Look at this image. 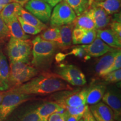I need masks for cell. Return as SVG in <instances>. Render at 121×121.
I'll return each mask as SVG.
<instances>
[{
	"mask_svg": "<svg viewBox=\"0 0 121 121\" xmlns=\"http://www.w3.org/2000/svg\"><path fill=\"white\" fill-rule=\"evenodd\" d=\"M109 24L110 29L121 39V22L113 21Z\"/></svg>",
	"mask_w": 121,
	"mask_h": 121,
	"instance_id": "cell-34",
	"label": "cell"
},
{
	"mask_svg": "<svg viewBox=\"0 0 121 121\" xmlns=\"http://www.w3.org/2000/svg\"><path fill=\"white\" fill-rule=\"evenodd\" d=\"M105 81L109 83H114L121 81V69H118L110 73L106 74L103 77Z\"/></svg>",
	"mask_w": 121,
	"mask_h": 121,
	"instance_id": "cell-30",
	"label": "cell"
},
{
	"mask_svg": "<svg viewBox=\"0 0 121 121\" xmlns=\"http://www.w3.org/2000/svg\"><path fill=\"white\" fill-rule=\"evenodd\" d=\"M12 2H13V0H0V6H5L6 4Z\"/></svg>",
	"mask_w": 121,
	"mask_h": 121,
	"instance_id": "cell-39",
	"label": "cell"
},
{
	"mask_svg": "<svg viewBox=\"0 0 121 121\" xmlns=\"http://www.w3.org/2000/svg\"><path fill=\"white\" fill-rule=\"evenodd\" d=\"M90 8L93 12L95 29H103L110 24L111 17L103 9L93 2Z\"/></svg>",
	"mask_w": 121,
	"mask_h": 121,
	"instance_id": "cell-14",
	"label": "cell"
},
{
	"mask_svg": "<svg viewBox=\"0 0 121 121\" xmlns=\"http://www.w3.org/2000/svg\"><path fill=\"white\" fill-rule=\"evenodd\" d=\"M120 49H116L112 52L105 54L98 60L95 66V71L100 76L103 77L106 71L109 68L114 62L115 57Z\"/></svg>",
	"mask_w": 121,
	"mask_h": 121,
	"instance_id": "cell-21",
	"label": "cell"
},
{
	"mask_svg": "<svg viewBox=\"0 0 121 121\" xmlns=\"http://www.w3.org/2000/svg\"><path fill=\"white\" fill-rule=\"evenodd\" d=\"M10 89L28 82L38 74V70L33 66L22 62H10Z\"/></svg>",
	"mask_w": 121,
	"mask_h": 121,
	"instance_id": "cell-3",
	"label": "cell"
},
{
	"mask_svg": "<svg viewBox=\"0 0 121 121\" xmlns=\"http://www.w3.org/2000/svg\"><path fill=\"white\" fill-rule=\"evenodd\" d=\"M121 1V0H105L103 2H93L96 5L103 9L109 15H112L119 11Z\"/></svg>",
	"mask_w": 121,
	"mask_h": 121,
	"instance_id": "cell-27",
	"label": "cell"
},
{
	"mask_svg": "<svg viewBox=\"0 0 121 121\" xmlns=\"http://www.w3.org/2000/svg\"><path fill=\"white\" fill-rule=\"evenodd\" d=\"M6 25L11 37L22 40H27L30 38V36L23 31L17 18L9 22Z\"/></svg>",
	"mask_w": 121,
	"mask_h": 121,
	"instance_id": "cell-24",
	"label": "cell"
},
{
	"mask_svg": "<svg viewBox=\"0 0 121 121\" xmlns=\"http://www.w3.org/2000/svg\"><path fill=\"white\" fill-rule=\"evenodd\" d=\"M89 109L96 121H116L113 110L104 102L90 105Z\"/></svg>",
	"mask_w": 121,
	"mask_h": 121,
	"instance_id": "cell-12",
	"label": "cell"
},
{
	"mask_svg": "<svg viewBox=\"0 0 121 121\" xmlns=\"http://www.w3.org/2000/svg\"><path fill=\"white\" fill-rule=\"evenodd\" d=\"M31 98V95L16 93L10 90L6 91L0 103V121L5 120L13 110Z\"/></svg>",
	"mask_w": 121,
	"mask_h": 121,
	"instance_id": "cell-5",
	"label": "cell"
},
{
	"mask_svg": "<svg viewBox=\"0 0 121 121\" xmlns=\"http://www.w3.org/2000/svg\"><path fill=\"white\" fill-rule=\"evenodd\" d=\"M78 121H83V119H82V118H81Z\"/></svg>",
	"mask_w": 121,
	"mask_h": 121,
	"instance_id": "cell-45",
	"label": "cell"
},
{
	"mask_svg": "<svg viewBox=\"0 0 121 121\" xmlns=\"http://www.w3.org/2000/svg\"><path fill=\"white\" fill-rule=\"evenodd\" d=\"M76 15L71 7L65 1L54 6L52 11L49 22L51 27H60L73 23Z\"/></svg>",
	"mask_w": 121,
	"mask_h": 121,
	"instance_id": "cell-6",
	"label": "cell"
},
{
	"mask_svg": "<svg viewBox=\"0 0 121 121\" xmlns=\"http://www.w3.org/2000/svg\"><path fill=\"white\" fill-rule=\"evenodd\" d=\"M105 1V0H92V1L95 2H103V1Z\"/></svg>",
	"mask_w": 121,
	"mask_h": 121,
	"instance_id": "cell-41",
	"label": "cell"
},
{
	"mask_svg": "<svg viewBox=\"0 0 121 121\" xmlns=\"http://www.w3.org/2000/svg\"><path fill=\"white\" fill-rule=\"evenodd\" d=\"M82 116H73L69 114L67 110L65 112V121H78L82 118Z\"/></svg>",
	"mask_w": 121,
	"mask_h": 121,
	"instance_id": "cell-37",
	"label": "cell"
},
{
	"mask_svg": "<svg viewBox=\"0 0 121 121\" xmlns=\"http://www.w3.org/2000/svg\"><path fill=\"white\" fill-rule=\"evenodd\" d=\"M80 46L84 49L87 56L92 57H98L102 56L107 53L112 52L116 49L109 46L98 37L89 44L81 45Z\"/></svg>",
	"mask_w": 121,
	"mask_h": 121,
	"instance_id": "cell-9",
	"label": "cell"
},
{
	"mask_svg": "<svg viewBox=\"0 0 121 121\" xmlns=\"http://www.w3.org/2000/svg\"><path fill=\"white\" fill-rule=\"evenodd\" d=\"M116 121H121V118H119L117 119V120H116Z\"/></svg>",
	"mask_w": 121,
	"mask_h": 121,
	"instance_id": "cell-43",
	"label": "cell"
},
{
	"mask_svg": "<svg viewBox=\"0 0 121 121\" xmlns=\"http://www.w3.org/2000/svg\"><path fill=\"white\" fill-rule=\"evenodd\" d=\"M106 91V86L103 84H97L87 89L86 104L94 105L100 102Z\"/></svg>",
	"mask_w": 121,
	"mask_h": 121,
	"instance_id": "cell-20",
	"label": "cell"
},
{
	"mask_svg": "<svg viewBox=\"0 0 121 121\" xmlns=\"http://www.w3.org/2000/svg\"><path fill=\"white\" fill-rule=\"evenodd\" d=\"M74 28L86 30L95 29L93 12L90 7L79 16H77L73 22Z\"/></svg>",
	"mask_w": 121,
	"mask_h": 121,
	"instance_id": "cell-19",
	"label": "cell"
},
{
	"mask_svg": "<svg viewBox=\"0 0 121 121\" xmlns=\"http://www.w3.org/2000/svg\"><path fill=\"white\" fill-rule=\"evenodd\" d=\"M96 38V30H86L74 28L72 33V43L73 44H89Z\"/></svg>",
	"mask_w": 121,
	"mask_h": 121,
	"instance_id": "cell-11",
	"label": "cell"
},
{
	"mask_svg": "<svg viewBox=\"0 0 121 121\" xmlns=\"http://www.w3.org/2000/svg\"><path fill=\"white\" fill-rule=\"evenodd\" d=\"M40 118L36 109L31 107H17L5 119L4 121H39Z\"/></svg>",
	"mask_w": 121,
	"mask_h": 121,
	"instance_id": "cell-10",
	"label": "cell"
},
{
	"mask_svg": "<svg viewBox=\"0 0 121 121\" xmlns=\"http://www.w3.org/2000/svg\"><path fill=\"white\" fill-rule=\"evenodd\" d=\"M39 36L45 40L57 43L60 37V29L58 27H52L47 29Z\"/></svg>",
	"mask_w": 121,
	"mask_h": 121,
	"instance_id": "cell-28",
	"label": "cell"
},
{
	"mask_svg": "<svg viewBox=\"0 0 121 121\" xmlns=\"http://www.w3.org/2000/svg\"><path fill=\"white\" fill-rule=\"evenodd\" d=\"M70 85L59 76L44 73L35 76L28 82L9 90L28 95H43L58 91L71 90Z\"/></svg>",
	"mask_w": 121,
	"mask_h": 121,
	"instance_id": "cell-1",
	"label": "cell"
},
{
	"mask_svg": "<svg viewBox=\"0 0 121 121\" xmlns=\"http://www.w3.org/2000/svg\"><path fill=\"white\" fill-rule=\"evenodd\" d=\"M7 50L10 62L28 63L31 55L32 43L29 39L22 40L11 37L7 44Z\"/></svg>",
	"mask_w": 121,
	"mask_h": 121,
	"instance_id": "cell-4",
	"label": "cell"
},
{
	"mask_svg": "<svg viewBox=\"0 0 121 121\" xmlns=\"http://www.w3.org/2000/svg\"><path fill=\"white\" fill-rule=\"evenodd\" d=\"M17 19L19 20L20 24L21 26H22V30L26 34L36 35L40 33L42 31V30L39 29L27 23L26 22H25V21H24L22 19L20 16H18Z\"/></svg>",
	"mask_w": 121,
	"mask_h": 121,
	"instance_id": "cell-29",
	"label": "cell"
},
{
	"mask_svg": "<svg viewBox=\"0 0 121 121\" xmlns=\"http://www.w3.org/2000/svg\"><path fill=\"white\" fill-rule=\"evenodd\" d=\"M43 1H46V2H47V0H43Z\"/></svg>",
	"mask_w": 121,
	"mask_h": 121,
	"instance_id": "cell-46",
	"label": "cell"
},
{
	"mask_svg": "<svg viewBox=\"0 0 121 121\" xmlns=\"http://www.w3.org/2000/svg\"><path fill=\"white\" fill-rule=\"evenodd\" d=\"M102 99L113 110L115 121L119 118L121 113V102L119 94L114 90H108L105 91Z\"/></svg>",
	"mask_w": 121,
	"mask_h": 121,
	"instance_id": "cell-13",
	"label": "cell"
},
{
	"mask_svg": "<svg viewBox=\"0 0 121 121\" xmlns=\"http://www.w3.org/2000/svg\"><path fill=\"white\" fill-rule=\"evenodd\" d=\"M19 1H26V0H17Z\"/></svg>",
	"mask_w": 121,
	"mask_h": 121,
	"instance_id": "cell-44",
	"label": "cell"
},
{
	"mask_svg": "<svg viewBox=\"0 0 121 121\" xmlns=\"http://www.w3.org/2000/svg\"><path fill=\"white\" fill-rule=\"evenodd\" d=\"M82 118L83 121H96L93 114L91 112L89 107L85 110Z\"/></svg>",
	"mask_w": 121,
	"mask_h": 121,
	"instance_id": "cell-36",
	"label": "cell"
},
{
	"mask_svg": "<svg viewBox=\"0 0 121 121\" xmlns=\"http://www.w3.org/2000/svg\"><path fill=\"white\" fill-rule=\"evenodd\" d=\"M6 91H0V103L2 102L3 98H4V94H5Z\"/></svg>",
	"mask_w": 121,
	"mask_h": 121,
	"instance_id": "cell-40",
	"label": "cell"
},
{
	"mask_svg": "<svg viewBox=\"0 0 121 121\" xmlns=\"http://www.w3.org/2000/svg\"><path fill=\"white\" fill-rule=\"evenodd\" d=\"M57 75L65 81L73 86H81L86 83L84 73L78 67L72 65L60 66L57 71Z\"/></svg>",
	"mask_w": 121,
	"mask_h": 121,
	"instance_id": "cell-7",
	"label": "cell"
},
{
	"mask_svg": "<svg viewBox=\"0 0 121 121\" xmlns=\"http://www.w3.org/2000/svg\"><path fill=\"white\" fill-rule=\"evenodd\" d=\"M62 1V0H47V2L52 7H54L56 4H58V3L61 2Z\"/></svg>",
	"mask_w": 121,
	"mask_h": 121,
	"instance_id": "cell-38",
	"label": "cell"
},
{
	"mask_svg": "<svg viewBox=\"0 0 121 121\" xmlns=\"http://www.w3.org/2000/svg\"><path fill=\"white\" fill-rule=\"evenodd\" d=\"M19 16H20L22 19L27 23L41 30H45L47 28V26L45 25V24L43 23L40 20H39L35 16H34L31 13H30L29 12L26 11L25 9L23 8L21 9L19 13Z\"/></svg>",
	"mask_w": 121,
	"mask_h": 121,
	"instance_id": "cell-26",
	"label": "cell"
},
{
	"mask_svg": "<svg viewBox=\"0 0 121 121\" xmlns=\"http://www.w3.org/2000/svg\"><path fill=\"white\" fill-rule=\"evenodd\" d=\"M25 9L43 23L49 22L52 7L46 1L43 0H28L25 4Z\"/></svg>",
	"mask_w": 121,
	"mask_h": 121,
	"instance_id": "cell-8",
	"label": "cell"
},
{
	"mask_svg": "<svg viewBox=\"0 0 121 121\" xmlns=\"http://www.w3.org/2000/svg\"><path fill=\"white\" fill-rule=\"evenodd\" d=\"M10 36V31L6 24L0 15V39H4Z\"/></svg>",
	"mask_w": 121,
	"mask_h": 121,
	"instance_id": "cell-33",
	"label": "cell"
},
{
	"mask_svg": "<svg viewBox=\"0 0 121 121\" xmlns=\"http://www.w3.org/2000/svg\"><path fill=\"white\" fill-rule=\"evenodd\" d=\"M73 10L76 16L86 11L93 3L92 0H63Z\"/></svg>",
	"mask_w": 121,
	"mask_h": 121,
	"instance_id": "cell-25",
	"label": "cell"
},
{
	"mask_svg": "<svg viewBox=\"0 0 121 121\" xmlns=\"http://www.w3.org/2000/svg\"><path fill=\"white\" fill-rule=\"evenodd\" d=\"M60 29V37L57 42L58 48L62 50L69 49L72 44V33L74 29L73 22L58 27Z\"/></svg>",
	"mask_w": 121,
	"mask_h": 121,
	"instance_id": "cell-18",
	"label": "cell"
},
{
	"mask_svg": "<svg viewBox=\"0 0 121 121\" xmlns=\"http://www.w3.org/2000/svg\"><path fill=\"white\" fill-rule=\"evenodd\" d=\"M87 89H84L80 91L77 92L69 95L65 100L64 103L61 104L63 107H76L86 104V100Z\"/></svg>",
	"mask_w": 121,
	"mask_h": 121,
	"instance_id": "cell-23",
	"label": "cell"
},
{
	"mask_svg": "<svg viewBox=\"0 0 121 121\" xmlns=\"http://www.w3.org/2000/svg\"><path fill=\"white\" fill-rule=\"evenodd\" d=\"M39 121H48V119H40Z\"/></svg>",
	"mask_w": 121,
	"mask_h": 121,
	"instance_id": "cell-42",
	"label": "cell"
},
{
	"mask_svg": "<svg viewBox=\"0 0 121 121\" xmlns=\"http://www.w3.org/2000/svg\"><path fill=\"white\" fill-rule=\"evenodd\" d=\"M65 112L63 113L56 112L51 114L48 118V121H65Z\"/></svg>",
	"mask_w": 121,
	"mask_h": 121,
	"instance_id": "cell-35",
	"label": "cell"
},
{
	"mask_svg": "<svg viewBox=\"0 0 121 121\" xmlns=\"http://www.w3.org/2000/svg\"><path fill=\"white\" fill-rule=\"evenodd\" d=\"M89 106L87 104H84L78 106V107H65V108L68 112V113L71 115L73 116H83L84 113Z\"/></svg>",
	"mask_w": 121,
	"mask_h": 121,
	"instance_id": "cell-31",
	"label": "cell"
},
{
	"mask_svg": "<svg viewBox=\"0 0 121 121\" xmlns=\"http://www.w3.org/2000/svg\"><path fill=\"white\" fill-rule=\"evenodd\" d=\"M22 8L21 4L17 2H12L6 4L0 12V15L6 24L19 16L21 9Z\"/></svg>",
	"mask_w": 121,
	"mask_h": 121,
	"instance_id": "cell-22",
	"label": "cell"
},
{
	"mask_svg": "<svg viewBox=\"0 0 121 121\" xmlns=\"http://www.w3.org/2000/svg\"><path fill=\"white\" fill-rule=\"evenodd\" d=\"M31 43V66L38 70L48 69L58 48L57 43L45 40L39 36L35 38Z\"/></svg>",
	"mask_w": 121,
	"mask_h": 121,
	"instance_id": "cell-2",
	"label": "cell"
},
{
	"mask_svg": "<svg viewBox=\"0 0 121 121\" xmlns=\"http://www.w3.org/2000/svg\"><path fill=\"white\" fill-rule=\"evenodd\" d=\"M66 110L61 104L56 102H48L36 108V112L41 119H48L51 114L56 112L63 113Z\"/></svg>",
	"mask_w": 121,
	"mask_h": 121,
	"instance_id": "cell-15",
	"label": "cell"
},
{
	"mask_svg": "<svg viewBox=\"0 0 121 121\" xmlns=\"http://www.w3.org/2000/svg\"><path fill=\"white\" fill-rule=\"evenodd\" d=\"M121 67V52L120 50V51L118 52V53L117 55H116V57H115L114 60V62H113V64L111 65V66H110V67L109 68L107 71H106V72H105V73H104V76L106 74L110 73V72L112 71H114L115 70L120 69Z\"/></svg>",
	"mask_w": 121,
	"mask_h": 121,
	"instance_id": "cell-32",
	"label": "cell"
},
{
	"mask_svg": "<svg viewBox=\"0 0 121 121\" xmlns=\"http://www.w3.org/2000/svg\"><path fill=\"white\" fill-rule=\"evenodd\" d=\"M10 67L5 55L0 49V91H6L10 89Z\"/></svg>",
	"mask_w": 121,
	"mask_h": 121,
	"instance_id": "cell-17",
	"label": "cell"
},
{
	"mask_svg": "<svg viewBox=\"0 0 121 121\" xmlns=\"http://www.w3.org/2000/svg\"><path fill=\"white\" fill-rule=\"evenodd\" d=\"M96 37L102 40L104 43L116 49L121 47V39L111 29L96 30Z\"/></svg>",
	"mask_w": 121,
	"mask_h": 121,
	"instance_id": "cell-16",
	"label": "cell"
}]
</instances>
